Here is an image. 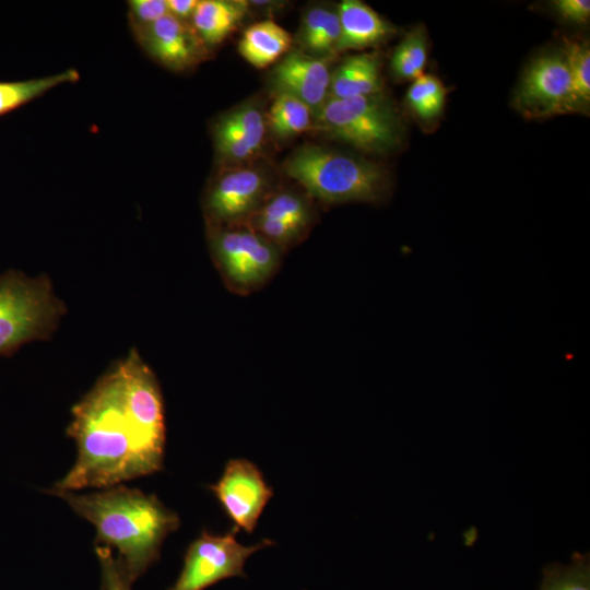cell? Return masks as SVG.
<instances>
[{
    "mask_svg": "<svg viewBox=\"0 0 590 590\" xmlns=\"http://www.w3.org/2000/svg\"><path fill=\"white\" fill-rule=\"evenodd\" d=\"M67 434L75 441L78 456L50 491L106 488L161 471L163 397L137 351L104 374L73 406Z\"/></svg>",
    "mask_w": 590,
    "mask_h": 590,
    "instance_id": "obj_1",
    "label": "cell"
},
{
    "mask_svg": "<svg viewBox=\"0 0 590 590\" xmlns=\"http://www.w3.org/2000/svg\"><path fill=\"white\" fill-rule=\"evenodd\" d=\"M49 493L95 527L98 545L118 550L133 582L160 557L163 541L180 524L176 512L139 489L114 486L86 494Z\"/></svg>",
    "mask_w": 590,
    "mask_h": 590,
    "instance_id": "obj_2",
    "label": "cell"
},
{
    "mask_svg": "<svg viewBox=\"0 0 590 590\" xmlns=\"http://www.w3.org/2000/svg\"><path fill=\"white\" fill-rule=\"evenodd\" d=\"M283 169L309 196L324 203H377L389 193V177L381 166L318 145L296 149Z\"/></svg>",
    "mask_w": 590,
    "mask_h": 590,
    "instance_id": "obj_3",
    "label": "cell"
},
{
    "mask_svg": "<svg viewBox=\"0 0 590 590\" xmlns=\"http://www.w3.org/2000/svg\"><path fill=\"white\" fill-rule=\"evenodd\" d=\"M63 312L47 276L16 270L0 273V356L49 338Z\"/></svg>",
    "mask_w": 590,
    "mask_h": 590,
    "instance_id": "obj_4",
    "label": "cell"
},
{
    "mask_svg": "<svg viewBox=\"0 0 590 590\" xmlns=\"http://www.w3.org/2000/svg\"><path fill=\"white\" fill-rule=\"evenodd\" d=\"M329 137L369 153H386L401 142L396 109L381 94L328 98L315 116Z\"/></svg>",
    "mask_w": 590,
    "mask_h": 590,
    "instance_id": "obj_5",
    "label": "cell"
},
{
    "mask_svg": "<svg viewBox=\"0 0 590 590\" xmlns=\"http://www.w3.org/2000/svg\"><path fill=\"white\" fill-rule=\"evenodd\" d=\"M209 240L215 267L235 294L258 291L280 268L283 250L248 224L212 226Z\"/></svg>",
    "mask_w": 590,
    "mask_h": 590,
    "instance_id": "obj_6",
    "label": "cell"
},
{
    "mask_svg": "<svg viewBox=\"0 0 590 590\" xmlns=\"http://www.w3.org/2000/svg\"><path fill=\"white\" fill-rule=\"evenodd\" d=\"M234 527L223 534L204 530L192 541L185 555L182 570L169 590H204L231 577H245L244 566L255 552L273 545V541L245 546L237 539Z\"/></svg>",
    "mask_w": 590,
    "mask_h": 590,
    "instance_id": "obj_7",
    "label": "cell"
},
{
    "mask_svg": "<svg viewBox=\"0 0 590 590\" xmlns=\"http://www.w3.org/2000/svg\"><path fill=\"white\" fill-rule=\"evenodd\" d=\"M514 102L516 109L528 119L587 110L574 92L563 51L542 54L528 64Z\"/></svg>",
    "mask_w": 590,
    "mask_h": 590,
    "instance_id": "obj_8",
    "label": "cell"
},
{
    "mask_svg": "<svg viewBox=\"0 0 590 590\" xmlns=\"http://www.w3.org/2000/svg\"><path fill=\"white\" fill-rule=\"evenodd\" d=\"M237 530L252 533L273 496L259 468L246 459L229 460L219 481L209 486Z\"/></svg>",
    "mask_w": 590,
    "mask_h": 590,
    "instance_id": "obj_9",
    "label": "cell"
},
{
    "mask_svg": "<svg viewBox=\"0 0 590 590\" xmlns=\"http://www.w3.org/2000/svg\"><path fill=\"white\" fill-rule=\"evenodd\" d=\"M269 196L267 177L258 169L225 172L206 191L205 214L212 226L248 224Z\"/></svg>",
    "mask_w": 590,
    "mask_h": 590,
    "instance_id": "obj_10",
    "label": "cell"
},
{
    "mask_svg": "<svg viewBox=\"0 0 590 590\" xmlns=\"http://www.w3.org/2000/svg\"><path fill=\"white\" fill-rule=\"evenodd\" d=\"M132 32L144 51L170 70H188L208 57V47L191 24L169 13L152 24L134 27Z\"/></svg>",
    "mask_w": 590,
    "mask_h": 590,
    "instance_id": "obj_11",
    "label": "cell"
},
{
    "mask_svg": "<svg viewBox=\"0 0 590 590\" xmlns=\"http://www.w3.org/2000/svg\"><path fill=\"white\" fill-rule=\"evenodd\" d=\"M330 78L324 59L299 51L287 54L271 73L278 93L297 97L310 108L314 116L329 98Z\"/></svg>",
    "mask_w": 590,
    "mask_h": 590,
    "instance_id": "obj_12",
    "label": "cell"
},
{
    "mask_svg": "<svg viewBox=\"0 0 590 590\" xmlns=\"http://www.w3.org/2000/svg\"><path fill=\"white\" fill-rule=\"evenodd\" d=\"M340 37L334 54L378 45L394 34V27L375 10L358 0L340 3Z\"/></svg>",
    "mask_w": 590,
    "mask_h": 590,
    "instance_id": "obj_13",
    "label": "cell"
},
{
    "mask_svg": "<svg viewBox=\"0 0 590 590\" xmlns=\"http://www.w3.org/2000/svg\"><path fill=\"white\" fill-rule=\"evenodd\" d=\"M380 64L375 54L346 58L331 74L329 98H349L381 94Z\"/></svg>",
    "mask_w": 590,
    "mask_h": 590,
    "instance_id": "obj_14",
    "label": "cell"
},
{
    "mask_svg": "<svg viewBox=\"0 0 590 590\" xmlns=\"http://www.w3.org/2000/svg\"><path fill=\"white\" fill-rule=\"evenodd\" d=\"M246 7L243 1L199 0L190 24L206 47L214 46L237 26Z\"/></svg>",
    "mask_w": 590,
    "mask_h": 590,
    "instance_id": "obj_15",
    "label": "cell"
},
{
    "mask_svg": "<svg viewBox=\"0 0 590 590\" xmlns=\"http://www.w3.org/2000/svg\"><path fill=\"white\" fill-rule=\"evenodd\" d=\"M291 44L288 32L268 20L252 24L244 32L238 50L256 68H266L284 55Z\"/></svg>",
    "mask_w": 590,
    "mask_h": 590,
    "instance_id": "obj_16",
    "label": "cell"
},
{
    "mask_svg": "<svg viewBox=\"0 0 590 590\" xmlns=\"http://www.w3.org/2000/svg\"><path fill=\"white\" fill-rule=\"evenodd\" d=\"M80 79L76 69L20 81H0V117L36 99L48 91L67 83H75Z\"/></svg>",
    "mask_w": 590,
    "mask_h": 590,
    "instance_id": "obj_17",
    "label": "cell"
},
{
    "mask_svg": "<svg viewBox=\"0 0 590 590\" xmlns=\"http://www.w3.org/2000/svg\"><path fill=\"white\" fill-rule=\"evenodd\" d=\"M428 58L426 30L417 25L409 32L392 52L390 68L392 74L404 81H414L424 74Z\"/></svg>",
    "mask_w": 590,
    "mask_h": 590,
    "instance_id": "obj_18",
    "label": "cell"
},
{
    "mask_svg": "<svg viewBox=\"0 0 590 590\" xmlns=\"http://www.w3.org/2000/svg\"><path fill=\"white\" fill-rule=\"evenodd\" d=\"M312 111L297 97L278 93L269 114V125L276 137L290 138L310 127Z\"/></svg>",
    "mask_w": 590,
    "mask_h": 590,
    "instance_id": "obj_19",
    "label": "cell"
},
{
    "mask_svg": "<svg viewBox=\"0 0 590 590\" xmlns=\"http://www.w3.org/2000/svg\"><path fill=\"white\" fill-rule=\"evenodd\" d=\"M252 217L282 221L307 231L312 221V211L303 196L283 191L270 194Z\"/></svg>",
    "mask_w": 590,
    "mask_h": 590,
    "instance_id": "obj_20",
    "label": "cell"
},
{
    "mask_svg": "<svg viewBox=\"0 0 590 590\" xmlns=\"http://www.w3.org/2000/svg\"><path fill=\"white\" fill-rule=\"evenodd\" d=\"M539 590H590L589 553H574L568 565L546 566Z\"/></svg>",
    "mask_w": 590,
    "mask_h": 590,
    "instance_id": "obj_21",
    "label": "cell"
},
{
    "mask_svg": "<svg viewBox=\"0 0 590 590\" xmlns=\"http://www.w3.org/2000/svg\"><path fill=\"white\" fill-rule=\"evenodd\" d=\"M446 94L447 91L438 78L423 74L412 82L406 92L405 102L418 118L430 120L442 111Z\"/></svg>",
    "mask_w": 590,
    "mask_h": 590,
    "instance_id": "obj_22",
    "label": "cell"
},
{
    "mask_svg": "<svg viewBox=\"0 0 590 590\" xmlns=\"http://www.w3.org/2000/svg\"><path fill=\"white\" fill-rule=\"evenodd\" d=\"M563 54L568 67L574 92L588 110L590 103V47L586 40L564 38Z\"/></svg>",
    "mask_w": 590,
    "mask_h": 590,
    "instance_id": "obj_23",
    "label": "cell"
},
{
    "mask_svg": "<svg viewBox=\"0 0 590 590\" xmlns=\"http://www.w3.org/2000/svg\"><path fill=\"white\" fill-rule=\"evenodd\" d=\"M95 551L101 565L103 590H132L133 581L111 548L97 544Z\"/></svg>",
    "mask_w": 590,
    "mask_h": 590,
    "instance_id": "obj_24",
    "label": "cell"
},
{
    "mask_svg": "<svg viewBox=\"0 0 590 590\" xmlns=\"http://www.w3.org/2000/svg\"><path fill=\"white\" fill-rule=\"evenodd\" d=\"M128 8L131 28L146 26L168 14L166 0H131Z\"/></svg>",
    "mask_w": 590,
    "mask_h": 590,
    "instance_id": "obj_25",
    "label": "cell"
},
{
    "mask_svg": "<svg viewBox=\"0 0 590 590\" xmlns=\"http://www.w3.org/2000/svg\"><path fill=\"white\" fill-rule=\"evenodd\" d=\"M329 13L330 10L323 7L310 8L305 13L300 26L299 37L300 42L307 50H309L315 39L321 33V30L327 21Z\"/></svg>",
    "mask_w": 590,
    "mask_h": 590,
    "instance_id": "obj_26",
    "label": "cell"
},
{
    "mask_svg": "<svg viewBox=\"0 0 590 590\" xmlns=\"http://www.w3.org/2000/svg\"><path fill=\"white\" fill-rule=\"evenodd\" d=\"M556 13L567 22L587 24L590 19L589 0H556L553 2Z\"/></svg>",
    "mask_w": 590,
    "mask_h": 590,
    "instance_id": "obj_27",
    "label": "cell"
},
{
    "mask_svg": "<svg viewBox=\"0 0 590 590\" xmlns=\"http://www.w3.org/2000/svg\"><path fill=\"white\" fill-rule=\"evenodd\" d=\"M168 13L179 20L186 21L192 17V14L199 3V0H166Z\"/></svg>",
    "mask_w": 590,
    "mask_h": 590,
    "instance_id": "obj_28",
    "label": "cell"
}]
</instances>
